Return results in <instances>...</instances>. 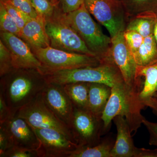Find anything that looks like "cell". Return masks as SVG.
Segmentation results:
<instances>
[{"instance_id": "obj_39", "label": "cell", "mask_w": 157, "mask_h": 157, "mask_svg": "<svg viewBox=\"0 0 157 157\" xmlns=\"http://www.w3.org/2000/svg\"><path fill=\"white\" fill-rule=\"evenodd\" d=\"M7 1H9V0H1V2H6Z\"/></svg>"}, {"instance_id": "obj_3", "label": "cell", "mask_w": 157, "mask_h": 157, "mask_svg": "<svg viewBox=\"0 0 157 157\" xmlns=\"http://www.w3.org/2000/svg\"><path fill=\"white\" fill-rule=\"evenodd\" d=\"M38 70L47 83L60 85L81 82L103 83L112 87L124 82L112 56L102 61L100 65L96 67L59 70L39 68Z\"/></svg>"}, {"instance_id": "obj_32", "label": "cell", "mask_w": 157, "mask_h": 157, "mask_svg": "<svg viewBox=\"0 0 157 157\" xmlns=\"http://www.w3.org/2000/svg\"><path fill=\"white\" fill-rule=\"evenodd\" d=\"M84 3V0H60L62 12L70 13L78 9Z\"/></svg>"}, {"instance_id": "obj_41", "label": "cell", "mask_w": 157, "mask_h": 157, "mask_svg": "<svg viewBox=\"0 0 157 157\" xmlns=\"http://www.w3.org/2000/svg\"><path fill=\"white\" fill-rule=\"evenodd\" d=\"M119 1H121V0H119Z\"/></svg>"}, {"instance_id": "obj_31", "label": "cell", "mask_w": 157, "mask_h": 157, "mask_svg": "<svg viewBox=\"0 0 157 157\" xmlns=\"http://www.w3.org/2000/svg\"><path fill=\"white\" fill-rule=\"evenodd\" d=\"M11 2L16 8L27 14L31 18L39 16L32 6L30 0H10Z\"/></svg>"}, {"instance_id": "obj_6", "label": "cell", "mask_w": 157, "mask_h": 157, "mask_svg": "<svg viewBox=\"0 0 157 157\" xmlns=\"http://www.w3.org/2000/svg\"><path fill=\"white\" fill-rule=\"evenodd\" d=\"M33 52L42 64L40 68L46 70H71L96 67L101 62L95 56L69 52L50 46L33 49Z\"/></svg>"}, {"instance_id": "obj_35", "label": "cell", "mask_w": 157, "mask_h": 157, "mask_svg": "<svg viewBox=\"0 0 157 157\" xmlns=\"http://www.w3.org/2000/svg\"><path fill=\"white\" fill-rule=\"evenodd\" d=\"M134 157H157V149L150 150L137 147Z\"/></svg>"}, {"instance_id": "obj_30", "label": "cell", "mask_w": 157, "mask_h": 157, "mask_svg": "<svg viewBox=\"0 0 157 157\" xmlns=\"http://www.w3.org/2000/svg\"><path fill=\"white\" fill-rule=\"evenodd\" d=\"M13 146L11 135L6 127L0 124V157Z\"/></svg>"}, {"instance_id": "obj_34", "label": "cell", "mask_w": 157, "mask_h": 157, "mask_svg": "<svg viewBox=\"0 0 157 157\" xmlns=\"http://www.w3.org/2000/svg\"><path fill=\"white\" fill-rule=\"evenodd\" d=\"M14 112L9 108L2 95L0 94V123L6 121Z\"/></svg>"}, {"instance_id": "obj_12", "label": "cell", "mask_w": 157, "mask_h": 157, "mask_svg": "<svg viewBox=\"0 0 157 157\" xmlns=\"http://www.w3.org/2000/svg\"><path fill=\"white\" fill-rule=\"evenodd\" d=\"M32 128L40 140L42 157H68L79 147L77 143L56 130Z\"/></svg>"}, {"instance_id": "obj_33", "label": "cell", "mask_w": 157, "mask_h": 157, "mask_svg": "<svg viewBox=\"0 0 157 157\" xmlns=\"http://www.w3.org/2000/svg\"><path fill=\"white\" fill-rule=\"evenodd\" d=\"M142 124L146 127L149 134L150 145L157 147V123L149 121L144 117Z\"/></svg>"}, {"instance_id": "obj_8", "label": "cell", "mask_w": 157, "mask_h": 157, "mask_svg": "<svg viewBox=\"0 0 157 157\" xmlns=\"http://www.w3.org/2000/svg\"><path fill=\"white\" fill-rule=\"evenodd\" d=\"M41 93L29 104L18 109L16 112L17 115L25 120L32 128L56 130L76 143L72 130L46 106Z\"/></svg>"}, {"instance_id": "obj_2", "label": "cell", "mask_w": 157, "mask_h": 157, "mask_svg": "<svg viewBox=\"0 0 157 157\" xmlns=\"http://www.w3.org/2000/svg\"><path fill=\"white\" fill-rule=\"evenodd\" d=\"M140 91L124 82L112 87L111 95L101 116L104 135L110 129L111 122L117 115L126 120L131 132H136L143 124L141 110L145 108L139 98Z\"/></svg>"}, {"instance_id": "obj_15", "label": "cell", "mask_w": 157, "mask_h": 157, "mask_svg": "<svg viewBox=\"0 0 157 157\" xmlns=\"http://www.w3.org/2000/svg\"><path fill=\"white\" fill-rule=\"evenodd\" d=\"M113 121L116 127L117 135L111 150V157H134L137 147L134 144L126 120L122 116L117 115Z\"/></svg>"}, {"instance_id": "obj_19", "label": "cell", "mask_w": 157, "mask_h": 157, "mask_svg": "<svg viewBox=\"0 0 157 157\" xmlns=\"http://www.w3.org/2000/svg\"><path fill=\"white\" fill-rule=\"evenodd\" d=\"M115 141L111 135H107L96 145L79 147L68 157H111V151Z\"/></svg>"}, {"instance_id": "obj_29", "label": "cell", "mask_w": 157, "mask_h": 157, "mask_svg": "<svg viewBox=\"0 0 157 157\" xmlns=\"http://www.w3.org/2000/svg\"><path fill=\"white\" fill-rule=\"evenodd\" d=\"M1 157H42V155L39 150L13 146Z\"/></svg>"}, {"instance_id": "obj_38", "label": "cell", "mask_w": 157, "mask_h": 157, "mask_svg": "<svg viewBox=\"0 0 157 157\" xmlns=\"http://www.w3.org/2000/svg\"><path fill=\"white\" fill-rule=\"evenodd\" d=\"M54 6L58 7L60 4V0H49Z\"/></svg>"}, {"instance_id": "obj_20", "label": "cell", "mask_w": 157, "mask_h": 157, "mask_svg": "<svg viewBox=\"0 0 157 157\" xmlns=\"http://www.w3.org/2000/svg\"><path fill=\"white\" fill-rule=\"evenodd\" d=\"M157 12H144L133 16L127 23L125 31H135L144 38L153 34Z\"/></svg>"}, {"instance_id": "obj_36", "label": "cell", "mask_w": 157, "mask_h": 157, "mask_svg": "<svg viewBox=\"0 0 157 157\" xmlns=\"http://www.w3.org/2000/svg\"><path fill=\"white\" fill-rule=\"evenodd\" d=\"M149 107L152 109L153 112L157 117V90L154 94Z\"/></svg>"}, {"instance_id": "obj_18", "label": "cell", "mask_w": 157, "mask_h": 157, "mask_svg": "<svg viewBox=\"0 0 157 157\" xmlns=\"http://www.w3.org/2000/svg\"><path fill=\"white\" fill-rule=\"evenodd\" d=\"M137 76L144 77L142 90L139 98L145 107H149L152 98L156 90L157 63L146 67L137 66Z\"/></svg>"}, {"instance_id": "obj_14", "label": "cell", "mask_w": 157, "mask_h": 157, "mask_svg": "<svg viewBox=\"0 0 157 157\" xmlns=\"http://www.w3.org/2000/svg\"><path fill=\"white\" fill-rule=\"evenodd\" d=\"M16 112L13 113L6 121L0 123L4 125L9 131L13 146L40 151L41 143L36 133L25 120L18 117Z\"/></svg>"}, {"instance_id": "obj_4", "label": "cell", "mask_w": 157, "mask_h": 157, "mask_svg": "<svg viewBox=\"0 0 157 157\" xmlns=\"http://www.w3.org/2000/svg\"><path fill=\"white\" fill-rule=\"evenodd\" d=\"M63 15L86 45L101 62L111 56V38L103 33L93 19L84 3L78 9Z\"/></svg>"}, {"instance_id": "obj_21", "label": "cell", "mask_w": 157, "mask_h": 157, "mask_svg": "<svg viewBox=\"0 0 157 157\" xmlns=\"http://www.w3.org/2000/svg\"><path fill=\"white\" fill-rule=\"evenodd\" d=\"M137 66L146 67L157 63V45L153 34L145 37L134 56Z\"/></svg>"}, {"instance_id": "obj_11", "label": "cell", "mask_w": 157, "mask_h": 157, "mask_svg": "<svg viewBox=\"0 0 157 157\" xmlns=\"http://www.w3.org/2000/svg\"><path fill=\"white\" fill-rule=\"evenodd\" d=\"M41 94L46 106L72 131L74 106L63 86L48 83Z\"/></svg>"}, {"instance_id": "obj_27", "label": "cell", "mask_w": 157, "mask_h": 157, "mask_svg": "<svg viewBox=\"0 0 157 157\" xmlns=\"http://www.w3.org/2000/svg\"><path fill=\"white\" fill-rule=\"evenodd\" d=\"M14 70L11 54L2 39L0 40V76H5Z\"/></svg>"}, {"instance_id": "obj_16", "label": "cell", "mask_w": 157, "mask_h": 157, "mask_svg": "<svg viewBox=\"0 0 157 157\" xmlns=\"http://www.w3.org/2000/svg\"><path fill=\"white\" fill-rule=\"evenodd\" d=\"M45 22L46 20L40 16L32 18L21 31V38L24 39L33 50L50 46Z\"/></svg>"}, {"instance_id": "obj_1", "label": "cell", "mask_w": 157, "mask_h": 157, "mask_svg": "<svg viewBox=\"0 0 157 157\" xmlns=\"http://www.w3.org/2000/svg\"><path fill=\"white\" fill-rule=\"evenodd\" d=\"M2 77L0 94L14 112L33 101L48 84L36 69H14Z\"/></svg>"}, {"instance_id": "obj_22", "label": "cell", "mask_w": 157, "mask_h": 157, "mask_svg": "<svg viewBox=\"0 0 157 157\" xmlns=\"http://www.w3.org/2000/svg\"><path fill=\"white\" fill-rule=\"evenodd\" d=\"M62 86L74 107L88 109L89 82H80Z\"/></svg>"}, {"instance_id": "obj_24", "label": "cell", "mask_w": 157, "mask_h": 157, "mask_svg": "<svg viewBox=\"0 0 157 157\" xmlns=\"http://www.w3.org/2000/svg\"><path fill=\"white\" fill-rule=\"evenodd\" d=\"M0 28L2 32H8L21 38V29L0 2Z\"/></svg>"}, {"instance_id": "obj_28", "label": "cell", "mask_w": 157, "mask_h": 157, "mask_svg": "<svg viewBox=\"0 0 157 157\" xmlns=\"http://www.w3.org/2000/svg\"><path fill=\"white\" fill-rule=\"evenodd\" d=\"M124 36L128 47L133 56L135 55L143 43L144 38L135 31H125Z\"/></svg>"}, {"instance_id": "obj_13", "label": "cell", "mask_w": 157, "mask_h": 157, "mask_svg": "<svg viewBox=\"0 0 157 157\" xmlns=\"http://www.w3.org/2000/svg\"><path fill=\"white\" fill-rule=\"evenodd\" d=\"M2 41L11 54L14 69H36L42 67L41 63L29 45L20 37L8 32L1 33Z\"/></svg>"}, {"instance_id": "obj_17", "label": "cell", "mask_w": 157, "mask_h": 157, "mask_svg": "<svg viewBox=\"0 0 157 157\" xmlns=\"http://www.w3.org/2000/svg\"><path fill=\"white\" fill-rule=\"evenodd\" d=\"M112 87L105 84L89 82L88 109L98 117L102 116L111 95Z\"/></svg>"}, {"instance_id": "obj_5", "label": "cell", "mask_w": 157, "mask_h": 157, "mask_svg": "<svg viewBox=\"0 0 157 157\" xmlns=\"http://www.w3.org/2000/svg\"><path fill=\"white\" fill-rule=\"evenodd\" d=\"M57 10L58 7H56L54 14L46 20L45 22V30L50 41V46L69 52L96 57L88 48L81 37L65 20L63 12H58Z\"/></svg>"}, {"instance_id": "obj_25", "label": "cell", "mask_w": 157, "mask_h": 157, "mask_svg": "<svg viewBox=\"0 0 157 157\" xmlns=\"http://www.w3.org/2000/svg\"><path fill=\"white\" fill-rule=\"evenodd\" d=\"M1 2L4 4L8 13L14 19L17 26L21 30L27 22L32 18L27 14L16 8L11 2L10 0L6 2L1 1Z\"/></svg>"}, {"instance_id": "obj_10", "label": "cell", "mask_w": 157, "mask_h": 157, "mask_svg": "<svg viewBox=\"0 0 157 157\" xmlns=\"http://www.w3.org/2000/svg\"><path fill=\"white\" fill-rule=\"evenodd\" d=\"M124 32L111 38V53L116 64L120 70L125 82L141 91L143 82L137 76V65L135 58L127 45Z\"/></svg>"}, {"instance_id": "obj_40", "label": "cell", "mask_w": 157, "mask_h": 157, "mask_svg": "<svg viewBox=\"0 0 157 157\" xmlns=\"http://www.w3.org/2000/svg\"><path fill=\"white\" fill-rule=\"evenodd\" d=\"M156 90H157V87H156Z\"/></svg>"}, {"instance_id": "obj_23", "label": "cell", "mask_w": 157, "mask_h": 157, "mask_svg": "<svg viewBox=\"0 0 157 157\" xmlns=\"http://www.w3.org/2000/svg\"><path fill=\"white\" fill-rule=\"evenodd\" d=\"M128 17L144 12H157V0H121Z\"/></svg>"}, {"instance_id": "obj_7", "label": "cell", "mask_w": 157, "mask_h": 157, "mask_svg": "<svg viewBox=\"0 0 157 157\" xmlns=\"http://www.w3.org/2000/svg\"><path fill=\"white\" fill-rule=\"evenodd\" d=\"M86 8L107 29L111 38L124 32L128 17L119 0H84Z\"/></svg>"}, {"instance_id": "obj_26", "label": "cell", "mask_w": 157, "mask_h": 157, "mask_svg": "<svg viewBox=\"0 0 157 157\" xmlns=\"http://www.w3.org/2000/svg\"><path fill=\"white\" fill-rule=\"evenodd\" d=\"M39 16L47 20L54 14L56 7L49 0H30Z\"/></svg>"}, {"instance_id": "obj_37", "label": "cell", "mask_w": 157, "mask_h": 157, "mask_svg": "<svg viewBox=\"0 0 157 157\" xmlns=\"http://www.w3.org/2000/svg\"><path fill=\"white\" fill-rule=\"evenodd\" d=\"M153 35L157 45V12L156 13V15L155 20V24L154 29Z\"/></svg>"}, {"instance_id": "obj_9", "label": "cell", "mask_w": 157, "mask_h": 157, "mask_svg": "<svg viewBox=\"0 0 157 157\" xmlns=\"http://www.w3.org/2000/svg\"><path fill=\"white\" fill-rule=\"evenodd\" d=\"M72 132L79 147L94 146L104 135L103 121L88 109L74 107Z\"/></svg>"}]
</instances>
